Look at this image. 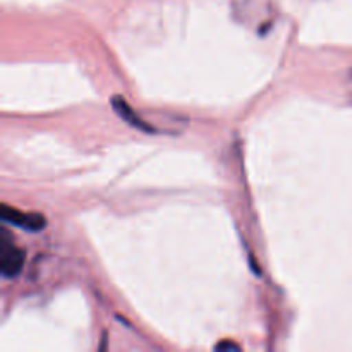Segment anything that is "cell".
<instances>
[{
	"instance_id": "277c9868",
	"label": "cell",
	"mask_w": 352,
	"mask_h": 352,
	"mask_svg": "<svg viewBox=\"0 0 352 352\" xmlns=\"http://www.w3.org/2000/svg\"><path fill=\"white\" fill-rule=\"evenodd\" d=\"M215 349H217V351H226V349H229V351H241V347L237 346V344L230 342V340H226V342L217 344Z\"/></svg>"
},
{
	"instance_id": "6da1fadb",
	"label": "cell",
	"mask_w": 352,
	"mask_h": 352,
	"mask_svg": "<svg viewBox=\"0 0 352 352\" xmlns=\"http://www.w3.org/2000/svg\"><path fill=\"white\" fill-rule=\"evenodd\" d=\"M0 217H2L3 222L21 227L23 230H31V232L43 230L45 226H47V219L41 213H26L21 212V210L10 208L7 205H2V208H0Z\"/></svg>"
},
{
	"instance_id": "3957f363",
	"label": "cell",
	"mask_w": 352,
	"mask_h": 352,
	"mask_svg": "<svg viewBox=\"0 0 352 352\" xmlns=\"http://www.w3.org/2000/svg\"><path fill=\"white\" fill-rule=\"evenodd\" d=\"M112 105H113V110L117 112V116H119L122 120H126L127 124H131L133 127H140V129L148 131V133H150V131H153L150 126H146V124H144L143 120H141L140 117L133 112V109L129 107V103H127L124 98H120V96H113Z\"/></svg>"
},
{
	"instance_id": "7a4b0ae2",
	"label": "cell",
	"mask_w": 352,
	"mask_h": 352,
	"mask_svg": "<svg viewBox=\"0 0 352 352\" xmlns=\"http://www.w3.org/2000/svg\"><path fill=\"white\" fill-rule=\"evenodd\" d=\"M24 267V251L12 244L2 243L0 248V272L6 278H12L21 274Z\"/></svg>"
}]
</instances>
